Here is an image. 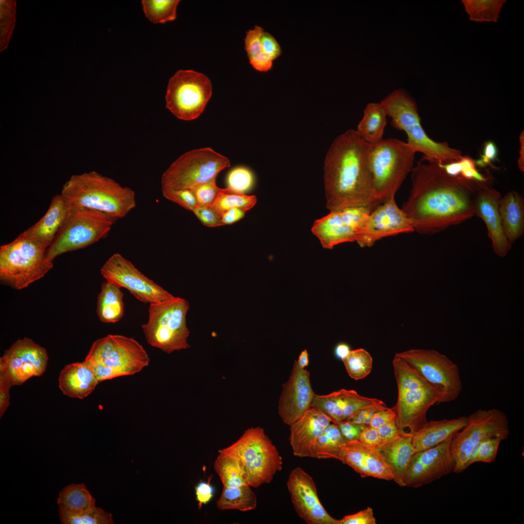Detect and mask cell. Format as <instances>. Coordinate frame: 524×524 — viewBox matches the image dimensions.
<instances>
[{
	"label": "cell",
	"mask_w": 524,
	"mask_h": 524,
	"mask_svg": "<svg viewBox=\"0 0 524 524\" xmlns=\"http://www.w3.org/2000/svg\"><path fill=\"white\" fill-rule=\"evenodd\" d=\"M178 0H143L142 3L146 17L154 23H164L176 19Z\"/></svg>",
	"instance_id": "obj_42"
},
{
	"label": "cell",
	"mask_w": 524,
	"mask_h": 524,
	"mask_svg": "<svg viewBox=\"0 0 524 524\" xmlns=\"http://www.w3.org/2000/svg\"><path fill=\"white\" fill-rule=\"evenodd\" d=\"M257 202L255 196L239 194L230 192L226 188L222 190L216 200L211 207L220 215L232 209L239 208L246 212L252 209Z\"/></svg>",
	"instance_id": "obj_44"
},
{
	"label": "cell",
	"mask_w": 524,
	"mask_h": 524,
	"mask_svg": "<svg viewBox=\"0 0 524 524\" xmlns=\"http://www.w3.org/2000/svg\"><path fill=\"white\" fill-rule=\"evenodd\" d=\"M295 362L297 366L302 369H304L308 365L309 363V355L306 349L301 351L298 360H295Z\"/></svg>",
	"instance_id": "obj_64"
},
{
	"label": "cell",
	"mask_w": 524,
	"mask_h": 524,
	"mask_svg": "<svg viewBox=\"0 0 524 524\" xmlns=\"http://www.w3.org/2000/svg\"><path fill=\"white\" fill-rule=\"evenodd\" d=\"M57 503L59 508L80 512L95 507L96 500L84 484H71L59 492Z\"/></svg>",
	"instance_id": "obj_35"
},
{
	"label": "cell",
	"mask_w": 524,
	"mask_h": 524,
	"mask_svg": "<svg viewBox=\"0 0 524 524\" xmlns=\"http://www.w3.org/2000/svg\"><path fill=\"white\" fill-rule=\"evenodd\" d=\"M11 387L0 380V417L1 418L10 405V389Z\"/></svg>",
	"instance_id": "obj_61"
},
{
	"label": "cell",
	"mask_w": 524,
	"mask_h": 524,
	"mask_svg": "<svg viewBox=\"0 0 524 524\" xmlns=\"http://www.w3.org/2000/svg\"><path fill=\"white\" fill-rule=\"evenodd\" d=\"M212 94V83L205 75L180 70L169 80L166 107L178 118L192 120L202 113Z\"/></svg>",
	"instance_id": "obj_14"
},
{
	"label": "cell",
	"mask_w": 524,
	"mask_h": 524,
	"mask_svg": "<svg viewBox=\"0 0 524 524\" xmlns=\"http://www.w3.org/2000/svg\"><path fill=\"white\" fill-rule=\"evenodd\" d=\"M62 524H113L112 515L96 506L86 510L72 512L59 508Z\"/></svg>",
	"instance_id": "obj_39"
},
{
	"label": "cell",
	"mask_w": 524,
	"mask_h": 524,
	"mask_svg": "<svg viewBox=\"0 0 524 524\" xmlns=\"http://www.w3.org/2000/svg\"><path fill=\"white\" fill-rule=\"evenodd\" d=\"M1 17L4 18V20H1V22L5 24L1 25V38H2V46L3 43L7 44L8 38L10 36L11 26H13L15 5L14 2L11 1H2L1 2Z\"/></svg>",
	"instance_id": "obj_49"
},
{
	"label": "cell",
	"mask_w": 524,
	"mask_h": 524,
	"mask_svg": "<svg viewBox=\"0 0 524 524\" xmlns=\"http://www.w3.org/2000/svg\"><path fill=\"white\" fill-rule=\"evenodd\" d=\"M68 214V210L61 195H57L52 198L44 216L24 232L48 248Z\"/></svg>",
	"instance_id": "obj_30"
},
{
	"label": "cell",
	"mask_w": 524,
	"mask_h": 524,
	"mask_svg": "<svg viewBox=\"0 0 524 524\" xmlns=\"http://www.w3.org/2000/svg\"><path fill=\"white\" fill-rule=\"evenodd\" d=\"M501 442L499 438H491L482 442L474 452L471 465L479 462L490 463L495 461Z\"/></svg>",
	"instance_id": "obj_46"
},
{
	"label": "cell",
	"mask_w": 524,
	"mask_h": 524,
	"mask_svg": "<svg viewBox=\"0 0 524 524\" xmlns=\"http://www.w3.org/2000/svg\"><path fill=\"white\" fill-rule=\"evenodd\" d=\"M380 103L391 117L392 125L406 133L407 143L416 152L424 154L422 159L444 164L462 157L460 150L450 147L446 142L434 141L428 136L421 125L415 100L404 89L393 91Z\"/></svg>",
	"instance_id": "obj_5"
},
{
	"label": "cell",
	"mask_w": 524,
	"mask_h": 524,
	"mask_svg": "<svg viewBox=\"0 0 524 524\" xmlns=\"http://www.w3.org/2000/svg\"><path fill=\"white\" fill-rule=\"evenodd\" d=\"M387 408L386 404L381 403L373 405L363 408L350 417L347 421L354 423L369 425L374 414L377 411Z\"/></svg>",
	"instance_id": "obj_51"
},
{
	"label": "cell",
	"mask_w": 524,
	"mask_h": 524,
	"mask_svg": "<svg viewBox=\"0 0 524 524\" xmlns=\"http://www.w3.org/2000/svg\"><path fill=\"white\" fill-rule=\"evenodd\" d=\"M451 441L415 453L405 474V486L419 488L454 472Z\"/></svg>",
	"instance_id": "obj_19"
},
{
	"label": "cell",
	"mask_w": 524,
	"mask_h": 524,
	"mask_svg": "<svg viewBox=\"0 0 524 524\" xmlns=\"http://www.w3.org/2000/svg\"><path fill=\"white\" fill-rule=\"evenodd\" d=\"M162 193L165 198L179 204L187 210L193 211L197 206L195 196L191 189L170 190Z\"/></svg>",
	"instance_id": "obj_48"
},
{
	"label": "cell",
	"mask_w": 524,
	"mask_h": 524,
	"mask_svg": "<svg viewBox=\"0 0 524 524\" xmlns=\"http://www.w3.org/2000/svg\"><path fill=\"white\" fill-rule=\"evenodd\" d=\"M440 165L448 174L453 176H460L464 179L479 182H492L491 173L488 171L482 174L476 167L475 161L471 158L465 156L459 160Z\"/></svg>",
	"instance_id": "obj_40"
},
{
	"label": "cell",
	"mask_w": 524,
	"mask_h": 524,
	"mask_svg": "<svg viewBox=\"0 0 524 524\" xmlns=\"http://www.w3.org/2000/svg\"><path fill=\"white\" fill-rule=\"evenodd\" d=\"M49 357L45 348L24 337L15 342L0 358V380L11 387L21 385L45 371Z\"/></svg>",
	"instance_id": "obj_16"
},
{
	"label": "cell",
	"mask_w": 524,
	"mask_h": 524,
	"mask_svg": "<svg viewBox=\"0 0 524 524\" xmlns=\"http://www.w3.org/2000/svg\"><path fill=\"white\" fill-rule=\"evenodd\" d=\"M340 432L346 442L359 440L363 430L367 426L364 424L351 423L347 420L337 424Z\"/></svg>",
	"instance_id": "obj_53"
},
{
	"label": "cell",
	"mask_w": 524,
	"mask_h": 524,
	"mask_svg": "<svg viewBox=\"0 0 524 524\" xmlns=\"http://www.w3.org/2000/svg\"><path fill=\"white\" fill-rule=\"evenodd\" d=\"M47 249L24 232L1 246V284L20 290L43 278L53 267V261L46 257Z\"/></svg>",
	"instance_id": "obj_9"
},
{
	"label": "cell",
	"mask_w": 524,
	"mask_h": 524,
	"mask_svg": "<svg viewBox=\"0 0 524 524\" xmlns=\"http://www.w3.org/2000/svg\"><path fill=\"white\" fill-rule=\"evenodd\" d=\"M264 30L259 26L246 33L245 48L251 66L260 72H267L273 66V61L263 51L261 38Z\"/></svg>",
	"instance_id": "obj_36"
},
{
	"label": "cell",
	"mask_w": 524,
	"mask_h": 524,
	"mask_svg": "<svg viewBox=\"0 0 524 524\" xmlns=\"http://www.w3.org/2000/svg\"><path fill=\"white\" fill-rule=\"evenodd\" d=\"M211 478V476L207 481H200L195 488L196 500L199 509L201 508L203 505L209 503L213 496L214 490L210 483Z\"/></svg>",
	"instance_id": "obj_55"
},
{
	"label": "cell",
	"mask_w": 524,
	"mask_h": 524,
	"mask_svg": "<svg viewBox=\"0 0 524 524\" xmlns=\"http://www.w3.org/2000/svg\"><path fill=\"white\" fill-rule=\"evenodd\" d=\"M84 361L100 382L139 373L148 365L150 359L134 338L109 334L93 343Z\"/></svg>",
	"instance_id": "obj_6"
},
{
	"label": "cell",
	"mask_w": 524,
	"mask_h": 524,
	"mask_svg": "<svg viewBox=\"0 0 524 524\" xmlns=\"http://www.w3.org/2000/svg\"><path fill=\"white\" fill-rule=\"evenodd\" d=\"M345 442L337 425L331 422L326 427L317 442L314 458H332L333 455Z\"/></svg>",
	"instance_id": "obj_41"
},
{
	"label": "cell",
	"mask_w": 524,
	"mask_h": 524,
	"mask_svg": "<svg viewBox=\"0 0 524 524\" xmlns=\"http://www.w3.org/2000/svg\"><path fill=\"white\" fill-rule=\"evenodd\" d=\"M412 438L411 435L399 433L377 447L393 472V480L400 487H405V474L415 453Z\"/></svg>",
	"instance_id": "obj_29"
},
{
	"label": "cell",
	"mask_w": 524,
	"mask_h": 524,
	"mask_svg": "<svg viewBox=\"0 0 524 524\" xmlns=\"http://www.w3.org/2000/svg\"><path fill=\"white\" fill-rule=\"evenodd\" d=\"M332 458L347 464L362 477L393 480V472L379 450L367 446L359 440L345 442Z\"/></svg>",
	"instance_id": "obj_24"
},
{
	"label": "cell",
	"mask_w": 524,
	"mask_h": 524,
	"mask_svg": "<svg viewBox=\"0 0 524 524\" xmlns=\"http://www.w3.org/2000/svg\"><path fill=\"white\" fill-rule=\"evenodd\" d=\"M287 486L294 508L298 515L309 524H340L332 517L319 500L312 477L300 467L290 473Z\"/></svg>",
	"instance_id": "obj_20"
},
{
	"label": "cell",
	"mask_w": 524,
	"mask_h": 524,
	"mask_svg": "<svg viewBox=\"0 0 524 524\" xmlns=\"http://www.w3.org/2000/svg\"><path fill=\"white\" fill-rule=\"evenodd\" d=\"M467 416L430 421L412 436V446L417 452L452 439L467 424Z\"/></svg>",
	"instance_id": "obj_27"
},
{
	"label": "cell",
	"mask_w": 524,
	"mask_h": 524,
	"mask_svg": "<svg viewBox=\"0 0 524 524\" xmlns=\"http://www.w3.org/2000/svg\"><path fill=\"white\" fill-rule=\"evenodd\" d=\"M99 382L93 371L84 361L66 365L59 377V387L63 393L78 399L88 396Z\"/></svg>",
	"instance_id": "obj_28"
},
{
	"label": "cell",
	"mask_w": 524,
	"mask_h": 524,
	"mask_svg": "<svg viewBox=\"0 0 524 524\" xmlns=\"http://www.w3.org/2000/svg\"><path fill=\"white\" fill-rule=\"evenodd\" d=\"M263 51L273 61L280 56L281 48L274 37L270 33L263 32L261 38Z\"/></svg>",
	"instance_id": "obj_54"
},
{
	"label": "cell",
	"mask_w": 524,
	"mask_h": 524,
	"mask_svg": "<svg viewBox=\"0 0 524 524\" xmlns=\"http://www.w3.org/2000/svg\"><path fill=\"white\" fill-rule=\"evenodd\" d=\"M371 212L365 207L330 212L316 220L311 230L325 248L332 249L342 243L357 241Z\"/></svg>",
	"instance_id": "obj_18"
},
{
	"label": "cell",
	"mask_w": 524,
	"mask_h": 524,
	"mask_svg": "<svg viewBox=\"0 0 524 524\" xmlns=\"http://www.w3.org/2000/svg\"><path fill=\"white\" fill-rule=\"evenodd\" d=\"M316 393L312 388L310 372L299 368L295 360L287 381L282 385L278 412L283 422L290 426L311 408Z\"/></svg>",
	"instance_id": "obj_22"
},
{
	"label": "cell",
	"mask_w": 524,
	"mask_h": 524,
	"mask_svg": "<svg viewBox=\"0 0 524 524\" xmlns=\"http://www.w3.org/2000/svg\"><path fill=\"white\" fill-rule=\"evenodd\" d=\"M124 295L121 288L104 282L98 296L97 313L102 322L115 323L120 320L124 313Z\"/></svg>",
	"instance_id": "obj_32"
},
{
	"label": "cell",
	"mask_w": 524,
	"mask_h": 524,
	"mask_svg": "<svg viewBox=\"0 0 524 524\" xmlns=\"http://www.w3.org/2000/svg\"><path fill=\"white\" fill-rule=\"evenodd\" d=\"M377 521L373 509L368 507L356 513L344 516L340 524H376Z\"/></svg>",
	"instance_id": "obj_52"
},
{
	"label": "cell",
	"mask_w": 524,
	"mask_h": 524,
	"mask_svg": "<svg viewBox=\"0 0 524 524\" xmlns=\"http://www.w3.org/2000/svg\"><path fill=\"white\" fill-rule=\"evenodd\" d=\"M506 0H462L470 20L496 22Z\"/></svg>",
	"instance_id": "obj_37"
},
{
	"label": "cell",
	"mask_w": 524,
	"mask_h": 524,
	"mask_svg": "<svg viewBox=\"0 0 524 524\" xmlns=\"http://www.w3.org/2000/svg\"><path fill=\"white\" fill-rule=\"evenodd\" d=\"M377 430L382 442L393 439L399 433L395 420L383 425Z\"/></svg>",
	"instance_id": "obj_60"
},
{
	"label": "cell",
	"mask_w": 524,
	"mask_h": 524,
	"mask_svg": "<svg viewBox=\"0 0 524 524\" xmlns=\"http://www.w3.org/2000/svg\"><path fill=\"white\" fill-rule=\"evenodd\" d=\"M387 114L380 103H368L357 130L358 135L365 142L373 144L383 139Z\"/></svg>",
	"instance_id": "obj_33"
},
{
	"label": "cell",
	"mask_w": 524,
	"mask_h": 524,
	"mask_svg": "<svg viewBox=\"0 0 524 524\" xmlns=\"http://www.w3.org/2000/svg\"><path fill=\"white\" fill-rule=\"evenodd\" d=\"M395 419L396 414L393 408L387 407L374 414L369 426L377 429L391 421L395 420Z\"/></svg>",
	"instance_id": "obj_57"
},
{
	"label": "cell",
	"mask_w": 524,
	"mask_h": 524,
	"mask_svg": "<svg viewBox=\"0 0 524 524\" xmlns=\"http://www.w3.org/2000/svg\"><path fill=\"white\" fill-rule=\"evenodd\" d=\"M330 418L319 409L311 407L290 426V443L295 456L314 458L317 442Z\"/></svg>",
	"instance_id": "obj_25"
},
{
	"label": "cell",
	"mask_w": 524,
	"mask_h": 524,
	"mask_svg": "<svg viewBox=\"0 0 524 524\" xmlns=\"http://www.w3.org/2000/svg\"><path fill=\"white\" fill-rule=\"evenodd\" d=\"M187 300L180 297L149 304L147 322L141 326L147 343L170 354L190 347L186 325Z\"/></svg>",
	"instance_id": "obj_10"
},
{
	"label": "cell",
	"mask_w": 524,
	"mask_h": 524,
	"mask_svg": "<svg viewBox=\"0 0 524 524\" xmlns=\"http://www.w3.org/2000/svg\"><path fill=\"white\" fill-rule=\"evenodd\" d=\"M342 361L349 377L356 380L366 377L372 369V357L363 348L351 350Z\"/></svg>",
	"instance_id": "obj_43"
},
{
	"label": "cell",
	"mask_w": 524,
	"mask_h": 524,
	"mask_svg": "<svg viewBox=\"0 0 524 524\" xmlns=\"http://www.w3.org/2000/svg\"><path fill=\"white\" fill-rule=\"evenodd\" d=\"M383 402L374 398L360 395L354 390L342 389L325 395L315 394L311 407L319 409L332 423L347 420L359 410Z\"/></svg>",
	"instance_id": "obj_26"
},
{
	"label": "cell",
	"mask_w": 524,
	"mask_h": 524,
	"mask_svg": "<svg viewBox=\"0 0 524 524\" xmlns=\"http://www.w3.org/2000/svg\"><path fill=\"white\" fill-rule=\"evenodd\" d=\"M351 350L349 344L344 342H341L335 346L334 353L337 358L342 360L348 355Z\"/></svg>",
	"instance_id": "obj_62"
},
{
	"label": "cell",
	"mask_w": 524,
	"mask_h": 524,
	"mask_svg": "<svg viewBox=\"0 0 524 524\" xmlns=\"http://www.w3.org/2000/svg\"><path fill=\"white\" fill-rule=\"evenodd\" d=\"M230 166L229 159L210 147L188 151L177 159L163 173L162 192L192 189L216 179L218 173Z\"/></svg>",
	"instance_id": "obj_13"
},
{
	"label": "cell",
	"mask_w": 524,
	"mask_h": 524,
	"mask_svg": "<svg viewBox=\"0 0 524 524\" xmlns=\"http://www.w3.org/2000/svg\"><path fill=\"white\" fill-rule=\"evenodd\" d=\"M359 440L367 446L376 448L382 443L377 429L369 425L363 430Z\"/></svg>",
	"instance_id": "obj_58"
},
{
	"label": "cell",
	"mask_w": 524,
	"mask_h": 524,
	"mask_svg": "<svg viewBox=\"0 0 524 524\" xmlns=\"http://www.w3.org/2000/svg\"><path fill=\"white\" fill-rule=\"evenodd\" d=\"M60 194L69 211L88 209L117 220L136 206L133 190L95 171L72 175Z\"/></svg>",
	"instance_id": "obj_3"
},
{
	"label": "cell",
	"mask_w": 524,
	"mask_h": 524,
	"mask_svg": "<svg viewBox=\"0 0 524 524\" xmlns=\"http://www.w3.org/2000/svg\"><path fill=\"white\" fill-rule=\"evenodd\" d=\"M425 379L443 393L442 403L454 401L459 396L462 383L458 366L445 355L432 349H412L396 354Z\"/></svg>",
	"instance_id": "obj_15"
},
{
	"label": "cell",
	"mask_w": 524,
	"mask_h": 524,
	"mask_svg": "<svg viewBox=\"0 0 524 524\" xmlns=\"http://www.w3.org/2000/svg\"><path fill=\"white\" fill-rule=\"evenodd\" d=\"M192 212L202 224L206 227L223 226L220 215L211 207L196 206Z\"/></svg>",
	"instance_id": "obj_50"
},
{
	"label": "cell",
	"mask_w": 524,
	"mask_h": 524,
	"mask_svg": "<svg viewBox=\"0 0 524 524\" xmlns=\"http://www.w3.org/2000/svg\"><path fill=\"white\" fill-rule=\"evenodd\" d=\"M246 211L239 208H232L221 215V221L222 225H230L242 219L245 215Z\"/></svg>",
	"instance_id": "obj_59"
},
{
	"label": "cell",
	"mask_w": 524,
	"mask_h": 524,
	"mask_svg": "<svg viewBox=\"0 0 524 524\" xmlns=\"http://www.w3.org/2000/svg\"><path fill=\"white\" fill-rule=\"evenodd\" d=\"M218 453L214 461L213 467L223 487L233 488L248 484L235 459L225 453Z\"/></svg>",
	"instance_id": "obj_38"
},
{
	"label": "cell",
	"mask_w": 524,
	"mask_h": 524,
	"mask_svg": "<svg viewBox=\"0 0 524 524\" xmlns=\"http://www.w3.org/2000/svg\"><path fill=\"white\" fill-rule=\"evenodd\" d=\"M100 273L106 281L126 289L144 303L160 302L175 297L145 276L119 253L114 254L106 261Z\"/></svg>",
	"instance_id": "obj_17"
},
{
	"label": "cell",
	"mask_w": 524,
	"mask_h": 524,
	"mask_svg": "<svg viewBox=\"0 0 524 524\" xmlns=\"http://www.w3.org/2000/svg\"><path fill=\"white\" fill-rule=\"evenodd\" d=\"M413 232L409 220L394 198L381 203L370 213L356 242L361 247H371L384 238Z\"/></svg>",
	"instance_id": "obj_21"
},
{
	"label": "cell",
	"mask_w": 524,
	"mask_h": 524,
	"mask_svg": "<svg viewBox=\"0 0 524 524\" xmlns=\"http://www.w3.org/2000/svg\"><path fill=\"white\" fill-rule=\"evenodd\" d=\"M499 212L505 233L512 245L524 233V199L518 192L512 190L501 197Z\"/></svg>",
	"instance_id": "obj_31"
},
{
	"label": "cell",
	"mask_w": 524,
	"mask_h": 524,
	"mask_svg": "<svg viewBox=\"0 0 524 524\" xmlns=\"http://www.w3.org/2000/svg\"><path fill=\"white\" fill-rule=\"evenodd\" d=\"M416 152L407 142L396 138L369 144L368 156L374 187L380 203L394 198L414 167Z\"/></svg>",
	"instance_id": "obj_8"
},
{
	"label": "cell",
	"mask_w": 524,
	"mask_h": 524,
	"mask_svg": "<svg viewBox=\"0 0 524 524\" xmlns=\"http://www.w3.org/2000/svg\"><path fill=\"white\" fill-rule=\"evenodd\" d=\"M497 154L498 150L494 143L487 141L484 143L482 154L475 162L476 165L481 167L491 165L496 159Z\"/></svg>",
	"instance_id": "obj_56"
},
{
	"label": "cell",
	"mask_w": 524,
	"mask_h": 524,
	"mask_svg": "<svg viewBox=\"0 0 524 524\" xmlns=\"http://www.w3.org/2000/svg\"><path fill=\"white\" fill-rule=\"evenodd\" d=\"M466 425L452 439L451 449L455 463L454 472L459 474L471 465L477 446L483 441L508 439L510 431L506 414L497 409H478L467 416Z\"/></svg>",
	"instance_id": "obj_12"
},
{
	"label": "cell",
	"mask_w": 524,
	"mask_h": 524,
	"mask_svg": "<svg viewBox=\"0 0 524 524\" xmlns=\"http://www.w3.org/2000/svg\"><path fill=\"white\" fill-rule=\"evenodd\" d=\"M393 365L398 389L397 402L393 407L396 426L399 433L413 436L427 423L429 409L442 403L443 393L396 354Z\"/></svg>",
	"instance_id": "obj_4"
},
{
	"label": "cell",
	"mask_w": 524,
	"mask_h": 524,
	"mask_svg": "<svg viewBox=\"0 0 524 524\" xmlns=\"http://www.w3.org/2000/svg\"><path fill=\"white\" fill-rule=\"evenodd\" d=\"M194 193L197 202V206L211 207L222 189L216 184V179L196 185L191 189Z\"/></svg>",
	"instance_id": "obj_47"
},
{
	"label": "cell",
	"mask_w": 524,
	"mask_h": 524,
	"mask_svg": "<svg viewBox=\"0 0 524 524\" xmlns=\"http://www.w3.org/2000/svg\"><path fill=\"white\" fill-rule=\"evenodd\" d=\"M491 183L482 182L477 185L474 196V213L475 215L485 222L494 252L503 258L510 250L512 245L505 233L499 212L501 194L492 187Z\"/></svg>",
	"instance_id": "obj_23"
},
{
	"label": "cell",
	"mask_w": 524,
	"mask_h": 524,
	"mask_svg": "<svg viewBox=\"0 0 524 524\" xmlns=\"http://www.w3.org/2000/svg\"><path fill=\"white\" fill-rule=\"evenodd\" d=\"M249 485L233 488L223 487L216 507L221 510L235 509L243 512L256 508L257 497Z\"/></svg>",
	"instance_id": "obj_34"
},
{
	"label": "cell",
	"mask_w": 524,
	"mask_h": 524,
	"mask_svg": "<svg viewBox=\"0 0 524 524\" xmlns=\"http://www.w3.org/2000/svg\"><path fill=\"white\" fill-rule=\"evenodd\" d=\"M218 452L234 458L247 483L254 488L271 482L282 468V458L276 447L259 426L247 429L235 442Z\"/></svg>",
	"instance_id": "obj_7"
},
{
	"label": "cell",
	"mask_w": 524,
	"mask_h": 524,
	"mask_svg": "<svg viewBox=\"0 0 524 524\" xmlns=\"http://www.w3.org/2000/svg\"><path fill=\"white\" fill-rule=\"evenodd\" d=\"M524 131L522 132L520 137V149L519 151L520 156L518 159V165L521 171H524Z\"/></svg>",
	"instance_id": "obj_63"
},
{
	"label": "cell",
	"mask_w": 524,
	"mask_h": 524,
	"mask_svg": "<svg viewBox=\"0 0 524 524\" xmlns=\"http://www.w3.org/2000/svg\"><path fill=\"white\" fill-rule=\"evenodd\" d=\"M369 147L351 129L331 144L324 166L326 207L330 212L350 207L372 211L381 204L374 189Z\"/></svg>",
	"instance_id": "obj_2"
},
{
	"label": "cell",
	"mask_w": 524,
	"mask_h": 524,
	"mask_svg": "<svg viewBox=\"0 0 524 524\" xmlns=\"http://www.w3.org/2000/svg\"><path fill=\"white\" fill-rule=\"evenodd\" d=\"M117 219L88 209L68 211V215L46 251L53 261L63 253L85 248L106 237Z\"/></svg>",
	"instance_id": "obj_11"
},
{
	"label": "cell",
	"mask_w": 524,
	"mask_h": 524,
	"mask_svg": "<svg viewBox=\"0 0 524 524\" xmlns=\"http://www.w3.org/2000/svg\"><path fill=\"white\" fill-rule=\"evenodd\" d=\"M254 182L251 171L245 166H239L229 172L226 179V189L232 193L245 194L252 188Z\"/></svg>",
	"instance_id": "obj_45"
},
{
	"label": "cell",
	"mask_w": 524,
	"mask_h": 524,
	"mask_svg": "<svg viewBox=\"0 0 524 524\" xmlns=\"http://www.w3.org/2000/svg\"><path fill=\"white\" fill-rule=\"evenodd\" d=\"M410 173L409 194L401 209L414 232L438 233L475 215L474 196L481 182L451 176L434 160L422 158Z\"/></svg>",
	"instance_id": "obj_1"
}]
</instances>
